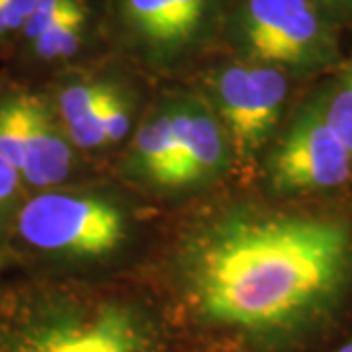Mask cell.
<instances>
[{"label":"cell","instance_id":"4fadbf2b","mask_svg":"<svg viewBox=\"0 0 352 352\" xmlns=\"http://www.w3.org/2000/svg\"><path fill=\"white\" fill-rule=\"evenodd\" d=\"M331 78L317 92L323 116L352 159V55L329 73Z\"/></svg>","mask_w":352,"mask_h":352},{"label":"cell","instance_id":"277c9868","mask_svg":"<svg viewBox=\"0 0 352 352\" xmlns=\"http://www.w3.org/2000/svg\"><path fill=\"white\" fill-rule=\"evenodd\" d=\"M16 231L34 251L88 268L133 249L139 217L112 190H45L18 210Z\"/></svg>","mask_w":352,"mask_h":352},{"label":"cell","instance_id":"30bf717a","mask_svg":"<svg viewBox=\"0 0 352 352\" xmlns=\"http://www.w3.org/2000/svg\"><path fill=\"white\" fill-rule=\"evenodd\" d=\"M118 67L120 59L116 55H102L94 61L55 73L50 90L43 92L78 153L108 149L102 124V102Z\"/></svg>","mask_w":352,"mask_h":352},{"label":"cell","instance_id":"52a82bcc","mask_svg":"<svg viewBox=\"0 0 352 352\" xmlns=\"http://www.w3.org/2000/svg\"><path fill=\"white\" fill-rule=\"evenodd\" d=\"M264 153V184L272 196L321 194L352 178L351 155L327 124L317 94Z\"/></svg>","mask_w":352,"mask_h":352},{"label":"cell","instance_id":"8fae6325","mask_svg":"<svg viewBox=\"0 0 352 352\" xmlns=\"http://www.w3.org/2000/svg\"><path fill=\"white\" fill-rule=\"evenodd\" d=\"M182 168L168 104L161 94L147 112L141 113L126 141L120 173L129 182L157 194H182Z\"/></svg>","mask_w":352,"mask_h":352},{"label":"cell","instance_id":"6da1fadb","mask_svg":"<svg viewBox=\"0 0 352 352\" xmlns=\"http://www.w3.org/2000/svg\"><path fill=\"white\" fill-rule=\"evenodd\" d=\"M168 270L198 325L254 346H289L331 323L352 294V223L223 201L178 231Z\"/></svg>","mask_w":352,"mask_h":352},{"label":"cell","instance_id":"8992f818","mask_svg":"<svg viewBox=\"0 0 352 352\" xmlns=\"http://www.w3.org/2000/svg\"><path fill=\"white\" fill-rule=\"evenodd\" d=\"M188 78L226 126L239 168L254 163L270 145L298 80L282 69L229 53L212 55Z\"/></svg>","mask_w":352,"mask_h":352},{"label":"cell","instance_id":"5bb4252c","mask_svg":"<svg viewBox=\"0 0 352 352\" xmlns=\"http://www.w3.org/2000/svg\"><path fill=\"white\" fill-rule=\"evenodd\" d=\"M32 92L8 88L0 94V155L18 168L24 163V147L30 124Z\"/></svg>","mask_w":352,"mask_h":352},{"label":"cell","instance_id":"ac0fdd59","mask_svg":"<svg viewBox=\"0 0 352 352\" xmlns=\"http://www.w3.org/2000/svg\"><path fill=\"white\" fill-rule=\"evenodd\" d=\"M335 352H352V337L346 340V342H344L342 346H339V349H337Z\"/></svg>","mask_w":352,"mask_h":352},{"label":"cell","instance_id":"9a60e30c","mask_svg":"<svg viewBox=\"0 0 352 352\" xmlns=\"http://www.w3.org/2000/svg\"><path fill=\"white\" fill-rule=\"evenodd\" d=\"M38 0H0V50L14 53Z\"/></svg>","mask_w":352,"mask_h":352},{"label":"cell","instance_id":"9c48e42d","mask_svg":"<svg viewBox=\"0 0 352 352\" xmlns=\"http://www.w3.org/2000/svg\"><path fill=\"white\" fill-rule=\"evenodd\" d=\"M182 155V194L210 188L235 166V153L219 116L192 85L163 90Z\"/></svg>","mask_w":352,"mask_h":352},{"label":"cell","instance_id":"5b68a950","mask_svg":"<svg viewBox=\"0 0 352 352\" xmlns=\"http://www.w3.org/2000/svg\"><path fill=\"white\" fill-rule=\"evenodd\" d=\"M342 30L309 0H231L219 53L270 65L302 80L342 61Z\"/></svg>","mask_w":352,"mask_h":352},{"label":"cell","instance_id":"ba28073f","mask_svg":"<svg viewBox=\"0 0 352 352\" xmlns=\"http://www.w3.org/2000/svg\"><path fill=\"white\" fill-rule=\"evenodd\" d=\"M14 53L53 75L108 55L104 0H38Z\"/></svg>","mask_w":352,"mask_h":352},{"label":"cell","instance_id":"7a4b0ae2","mask_svg":"<svg viewBox=\"0 0 352 352\" xmlns=\"http://www.w3.org/2000/svg\"><path fill=\"white\" fill-rule=\"evenodd\" d=\"M231 0H104L108 51L145 78H188L219 53Z\"/></svg>","mask_w":352,"mask_h":352},{"label":"cell","instance_id":"3957f363","mask_svg":"<svg viewBox=\"0 0 352 352\" xmlns=\"http://www.w3.org/2000/svg\"><path fill=\"white\" fill-rule=\"evenodd\" d=\"M161 351V329L145 303L85 288L45 296L14 331L8 352Z\"/></svg>","mask_w":352,"mask_h":352},{"label":"cell","instance_id":"2e32d148","mask_svg":"<svg viewBox=\"0 0 352 352\" xmlns=\"http://www.w3.org/2000/svg\"><path fill=\"white\" fill-rule=\"evenodd\" d=\"M20 173L0 155V217L12 210L14 201L20 192Z\"/></svg>","mask_w":352,"mask_h":352},{"label":"cell","instance_id":"7c38bea8","mask_svg":"<svg viewBox=\"0 0 352 352\" xmlns=\"http://www.w3.org/2000/svg\"><path fill=\"white\" fill-rule=\"evenodd\" d=\"M76 149L43 92H32L30 124L20 176L25 184L50 190L61 186L76 170Z\"/></svg>","mask_w":352,"mask_h":352},{"label":"cell","instance_id":"e0dca14e","mask_svg":"<svg viewBox=\"0 0 352 352\" xmlns=\"http://www.w3.org/2000/svg\"><path fill=\"white\" fill-rule=\"evenodd\" d=\"M340 30H352V0H309Z\"/></svg>","mask_w":352,"mask_h":352}]
</instances>
